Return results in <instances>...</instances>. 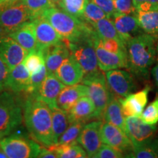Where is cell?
<instances>
[{"mask_svg": "<svg viewBox=\"0 0 158 158\" xmlns=\"http://www.w3.org/2000/svg\"><path fill=\"white\" fill-rule=\"evenodd\" d=\"M96 32L92 35L75 43H66L70 51V54L79 63L84 73V76L99 71L98 58L94 48V39Z\"/></svg>", "mask_w": 158, "mask_h": 158, "instance_id": "obj_7", "label": "cell"}, {"mask_svg": "<svg viewBox=\"0 0 158 158\" xmlns=\"http://www.w3.org/2000/svg\"><path fill=\"white\" fill-rule=\"evenodd\" d=\"M105 18H108L107 14L92 0H89L85 7L81 20L91 25Z\"/></svg>", "mask_w": 158, "mask_h": 158, "instance_id": "obj_35", "label": "cell"}, {"mask_svg": "<svg viewBox=\"0 0 158 158\" xmlns=\"http://www.w3.org/2000/svg\"><path fill=\"white\" fill-rule=\"evenodd\" d=\"M22 109L14 93H0V139L9 135L21 124Z\"/></svg>", "mask_w": 158, "mask_h": 158, "instance_id": "obj_4", "label": "cell"}, {"mask_svg": "<svg viewBox=\"0 0 158 158\" xmlns=\"http://www.w3.org/2000/svg\"><path fill=\"white\" fill-rule=\"evenodd\" d=\"M91 26L98 36L101 39H114L122 42L115 26L110 19L105 18L100 19L91 24Z\"/></svg>", "mask_w": 158, "mask_h": 158, "instance_id": "obj_28", "label": "cell"}, {"mask_svg": "<svg viewBox=\"0 0 158 158\" xmlns=\"http://www.w3.org/2000/svg\"><path fill=\"white\" fill-rule=\"evenodd\" d=\"M85 122H75L70 123L66 130L59 138L58 144H76L78 143V138L81 132L85 125Z\"/></svg>", "mask_w": 158, "mask_h": 158, "instance_id": "obj_30", "label": "cell"}, {"mask_svg": "<svg viewBox=\"0 0 158 158\" xmlns=\"http://www.w3.org/2000/svg\"><path fill=\"white\" fill-rule=\"evenodd\" d=\"M94 44L98 58V68L102 72L114 69H127V54H117L110 52L104 48L100 37L95 35Z\"/></svg>", "mask_w": 158, "mask_h": 158, "instance_id": "obj_12", "label": "cell"}, {"mask_svg": "<svg viewBox=\"0 0 158 158\" xmlns=\"http://www.w3.org/2000/svg\"><path fill=\"white\" fill-rule=\"evenodd\" d=\"M37 157H43V158H56L57 155L55 152L54 148L53 146L51 147H41L39 155Z\"/></svg>", "mask_w": 158, "mask_h": 158, "instance_id": "obj_42", "label": "cell"}, {"mask_svg": "<svg viewBox=\"0 0 158 158\" xmlns=\"http://www.w3.org/2000/svg\"><path fill=\"white\" fill-rule=\"evenodd\" d=\"M7 155L4 152V151L2 149L1 147H0V158H7Z\"/></svg>", "mask_w": 158, "mask_h": 158, "instance_id": "obj_46", "label": "cell"}, {"mask_svg": "<svg viewBox=\"0 0 158 158\" xmlns=\"http://www.w3.org/2000/svg\"><path fill=\"white\" fill-rule=\"evenodd\" d=\"M111 20L125 46L132 38L142 33V29L138 21L137 14L118 13L112 18Z\"/></svg>", "mask_w": 158, "mask_h": 158, "instance_id": "obj_16", "label": "cell"}, {"mask_svg": "<svg viewBox=\"0 0 158 158\" xmlns=\"http://www.w3.org/2000/svg\"><path fill=\"white\" fill-rule=\"evenodd\" d=\"M127 157L135 158L158 157V140L154 139L141 147L133 149Z\"/></svg>", "mask_w": 158, "mask_h": 158, "instance_id": "obj_31", "label": "cell"}, {"mask_svg": "<svg viewBox=\"0 0 158 158\" xmlns=\"http://www.w3.org/2000/svg\"><path fill=\"white\" fill-rule=\"evenodd\" d=\"M21 2L30 11L34 19L41 16L46 10L56 7L51 0H21Z\"/></svg>", "mask_w": 158, "mask_h": 158, "instance_id": "obj_34", "label": "cell"}, {"mask_svg": "<svg viewBox=\"0 0 158 158\" xmlns=\"http://www.w3.org/2000/svg\"><path fill=\"white\" fill-rule=\"evenodd\" d=\"M41 16L53 26L66 43L77 42L94 33L90 24L69 14L58 7L46 10Z\"/></svg>", "mask_w": 158, "mask_h": 158, "instance_id": "obj_3", "label": "cell"}, {"mask_svg": "<svg viewBox=\"0 0 158 158\" xmlns=\"http://www.w3.org/2000/svg\"><path fill=\"white\" fill-rule=\"evenodd\" d=\"M29 52L8 35L0 36V59L10 70L23 62Z\"/></svg>", "mask_w": 158, "mask_h": 158, "instance_id": "obj_13", "label": "cell"}, {"mask_svg": "<svg viewBox=\"0 0 158 158\" xmlns=\"http://www.w3.org/2000/svg\"><path fill=\"white\" fill-rule=\"evenodd\" d=\"M100 135L102 143L121 152L124 155H128L133 150V146L126 133L114 124L102 122Z\"/></svg>", "mask_w": 158, "mask_h": 158, "instance_id": "obj_11", "label": "cell"}, {"mask_svg": "<svg viewBox=\"0 0 158 158\" xmlns=\"http://www.w3.org/2000/svg\"><path fill=\"white\" fill-rule=\"evenodd\" d=\"M89 1V0H62L59 7L69 14L81 19Z\"/></svg>", "mask_w": 158, "mask_h": 158, "instance_id": "obj_32", "label": "cell"}, {"mask_svg": "<svg viewBox=\"0 0 158 158\" xmlns=\"http://www.w3.org/2000/svg\"><path fill=\"white\" fill-rule=\"evenodd\" d=\"M20 1H21V0H0V10L19 2Z\"/></svg>", "mask_w": 158, "mask_h": 158, "instance_id": "obj_44", "label": "cell"}, {"mask_svg": "<svg viewBox=\"0 0 158 158\" xmlns=\"http://www.w3.org/2000/svg\"><path fill=\"white\" fill-rule=\"evenodd\" d=\"M30 82V73L21 63L10 70L6 82V89H9L15 94L27 92Z\"/></svg>", "mask_w": 158, "mask_h": 158, "instance_id": "obj_21", "label": "cell"}, {"mask_svg": "<svg viewBox=\"0 0 158 158\" xmlns=\"http://www.w3.org/2000/svg\"><path fill=\"white\" fill-rule=\"evenodd\" d=\"M157 131L156 124L144 123L140 116L125 117V133L130 140L133 149L152 141Z\"/></svg>", "mask_w": 158, "mask_h": 158, "instance_id": "obj_9", "label": "cell"}, {"mask_svg": "<svg viewBox=\"0 0 158 158\" xmlns=\"http://www.w3.org/2000/svg\"><path fill=\"white\" fill-rule=\"evenodd\" d=\"M96 108L93 101L88 95L83 96L68 112L69 122H85L95 118Z\"/></svg>", "mask_w": 158, "mask_h": 158, "instance_id": "obj_22", "label": "cell"}, {"mask_svg": "<svg viewBox=\"0 0 158 158\" xmlns=\"http://www.w3.org/2000/svg\"><path fill=\"white\" fill-rule=\"evenodd\" d=\"M137 18L142 31L147 34L157 37L158 10L148 12L137 11Z\"/></svg>", "mask_w": 158, "mask_h": 158, "instance_id": "obj_27", "label": "cell"}, {"mask_svg": "<svg viewBox=\"0 0 158 158\" xmlns=\"http://www.w3.org/2000/svg\"><path fill=\"white\" fill-rule=\"evenodd\" d=\"M144 123L156 124L158 122V95L147 106L140 116Z\"/></svg>", "mask_w": 158, "mask_h": 158, "instance_id": "obj_36", "label": "cell"}, {"mask_svg": "<svg viewBox=\"0 0 158 158\" xmlns=\"http://www.w3.org/2000/svg\"><path fill=\"white\" fill-rule=\"evenodd\" d=\"M124 157L121 152L118 151L114 148L110 147L107 144H101L100 149L94 155L96 158H122Z\"/></svg>", "mask_w": 158, "mask_h": 158, "instance_id": "obj_38", "label": "cell"}, {"mask_svg": "<svg viewBox=\"0 0 158 158\" xmlns=\"http://www.w3.org/2000/svg\"><path fill=\"white\" fill-rule=\"evenodd\" d=\"M158 48V45H157ZM152 75L154 81H155L156 86L158 87V53L157 54V57H156V64L154 68L152 69L151 70Z\"/></svg>", "mask_w": 158, "mask_h": 158, "instance_id": "obj_43", "label": "cell"}, {"mask_svg": "<svg viewBox=\"0 0 158 158\" xmlns=\"http://www.w3.org/2000/svg\"><path fill=\"white\" fill-rule=\"evenodd\" d=\"M102 118L106 122L114 124L125 133V117L122 113L119 98L113 96L105 110Z\"/></svg>", "mask_w": 158, "mask_h": 158, "instance_id": "obj_25", "label": "cell"}, {"mask_svg": "<svg viewBox=\"0 0 158 158\" xmlns=\"http://www.w3.org/2000/svg\"><path fill=\"white\" fill-rule=\"evenodd\" d=\"M57 157L62 158H85L88 157L81 146L76 144H54L53 145Z\"/></svg>", "mask_w": 158, "mask_h": 158, "instance_id": "obj_29", "label": "cell"}, {"mask_svg": "<svg viewBox=\"0 0 158 158\" xmlns=\"http://www.w3.org/2000/svg\"><path fill=\"white\" fill-rule=\"evenodd\" d=\"M51 118H52V128L55 144L57 143L59 138L66 130L70 124L68 112L55 106L51 108Z\"/></svg>", "mask_w": 158, "mask_h": 158, "instance_id": "obj_26", "label": "cell"}, {"mask_svg": "<svg viewBox=\"0 0 158 158\" xmlns=\"http://www.w3.org/2000/svg\"><path fill=\"white\" fill-rule=\"evenodd\" d=\"M47 75H48V72H47L45 65L41 68V70L39 72L31 74L30 76V82H29V85L27 92H26V94H27L28 96L35 95Z\"/></svg>", "mask_w": 158, "mask_h": 158, "instance_id": "obj_37", "label": "cell"}, {"mask_svg": "<svg viewBox=\"0 0 158 158\" xmlns=\"http://www.w3.org/2000/svg\"><path fill=\"white\" fill-rule=\"evenodd\" d=\"M8 36L16 41L29 53L37 51V39L35 35V25L32 21L24 23L16 30L10 33Z\"/></svg>", "mask_w": 158, "mask_h": 158, "instance_id": "obj_24", "label": "cell"}, {"mask_svg": "<svg viewBox=\"0 0 158 158\" xmlns=\"http://www.w3.org/2000/svg\"><path fill=\"white\" fill-rule=\"evenodd\" d=\"M51 1L55 4V5H56V7H59V4H60L61 2H62V0H51Z\"/></svg>", "mask_w": 158, "mask_h": 158, "instance_id": "obj_47", "label": "cell"}, {"mask_svg": "<svg viewBox=\"0 0 158 158\" xmlns=\"http://www.w3.org/2000/svg\"><path fill=\"white\" fill-rule=\"evenodd\" d=\"M35 25L37 49V51H44L51 45L63 41V38L56 31L53 26L42 16L32 20Z\"/></svg>", "mask_w": 158, "mask_h": 158, "instance_id": "obj_15", "label": "cell"}, {"mask_svg": "<svg viewBox=\"0 0 158 158\" xmlns=\"http://www.w3.org/2000/svg\"><path fill=\"white\" fill-rule=\"evenodd\" d=\"M118 13L122 14H137L133 0H112Z\"/></svg>", "mask_w": 158, "mask_h": 158, "instance_id": "obj_39", "label": "cell"}, {"mask_svg": "<svg viewBox=\"0 0 158 158\" xmlns=\"http://www.w3.org/2000/svg\"><path fill=\"white\" fill-rule=\"evenodd\" d=\"M55 76L65 86H70L81 82L84 73L79 63L70 54L63 61Z\"/></svg>", "mask_w": 158, "mask_h": 158, "instance_id": "obj_17", "label": "cell"}, {"mask_svg": "<svg viewBox=\"0 0 158 158\" xmlns=\"http://www.w3.org/2000/svg\"><path fill=\"white\" fill-rule=\"evenodd\" d=\"M34 19L26 6L19 2L0 10V36L9 35L23 23Z\"/></svg>", "mask_w": 158, "mask_h": 158, "instance_id": "obj_8", "label": "cell"}, {"mask_svg": "<svg viewBox=\"0 0 158 158\" xmlns=\"http://www.w3.org/2000/svg\"><path fill=\"white\" fill-rule=\"evenodd\" d=\"M10 70L5 63L0 59V93L6 89V82Z\"/></svg>", "mask_w": 158, "mask_h": 158, "instance_id": "obj_41", "label": "cell"}, {"mask_svg": "<svg viewBox=\"0 0 158 158\" xmlns=\"http://www.w3.org/2000/svg\"><path fill=\"white\" fill-rule=\"evenodd\" d=\"M0 147L9 158L37 157L41 149L35 140L17 133L0 139Z\"/></svg>", "mask_w": 158, "mask_h": 158, "instance_id": "obj_6", "label": "cell"}, {"mask_svg": "<svg viewBox=\"0 0 158 158\" xmlns=\"http://www.w3.org/2000/svg\"><path fill=\"white\" fill-rule=\"evenodd\" d=\"M106 78L110 89L119 98H126L135 89L133 75L127 70H108L106 72Z\"/></svg>", "mask_w": 158, "mask_h": 158, "instance_id": "obj_10", "label": "cell"}, {"mask_svg": "<svg viewBox=\"0 0 158 158\" xmlns=\"http://www.w3.org/2000/svg\"><path fill=\"white\" fill-rule=\"evenodd\" d=\"M23 119L29 134L43 147L55 144L51 108L34 95H29L23 105Z\"/></svg>", "mask_w": 158, "mask_h": 158, "instance_id": "obj_1", "label": "cell"}, {"mask_svg": "<svg viewBox=\"0 0 158 158\" xmlns=\"http://www.w3.org/2000/svg\"><path fill=\"white\" fill-rule=\"evenodd\" d=\"M86 95H88V89L86 85L65 86L57 98L56 105L59 108L68 112L79 99Z\"/></svg>", "mask_w": 158, "mask_h": 158, "instance_id": "obj_23", "label": "cell"}, {"mask_svg": "<svg viewBox=\"0 0 158 158\" xmlns=\"http://www.w3.org/2000/svg\"><path fill=\"white\" fill-rule=\"evenodd\" d=\"M65 86L54 74H48L34 96L45 102L51 108L57 106L56 100Z\"/></svg>", "mask_w": 158, "mask_h": 158, "instance_id": "obj_18", "label": "cell"}, {"mask_svg": "<svg viewBox=\"0 0 158 158\" xmlns=\"http://www.w3.org/2000/svg\"><path fill=\"white\" fill-rule=\"evenodd\" d=\"M150 89L146 86L143 89L135 93H131L124 98H120L122 113L124 117L140 116L147 104Z\"/></svg>", "mask_w": 158, "mask_h": 158, "instance_id": "obj_19", "label": "cell"}, {"mask_svg": "<svg viewBox=\"0 0 158 158\" xmlns=\"http://www.w3.org/2000/svg\"><path fill=\"white\" fill-rule=\"evenodd\" d=\"M92 1L99 6L110 19L116 15H117L118 13H119L116 10L112 0H92Z\"/></svg>", "mask_w": 158, "mask_h": 158, "instance_id": "obj_40", "label": "cell"}, {"mask_svg": "<svg viewBox=\"0 0 158 158\" xmlns=\"http://www.w3.org/2000/svg\"><path fill=\"white\" fill-rule=\"evenodd\" d=\"M133 4H134V6H135V9L138 5H141L142 3H145V2L152 3L158 6V0H133Z\"/></svg>", "mask_w": 158, "mask_h": 158, "instance_id": "obj_45", "label": "cell"}, {"mask_svg": "<svg viewBox=\"0 0 158 158\" xmlns=\"http://www.w3.org/2000/svg\"><path fill=\"white\" fill-rule=\"evenodd\" d=\"M25 68L31 74L39 72L45 65V59L41 51H34L29 52L23 60Z\"/></svg>", "mask_w": 158, "mask_h": 158, "instance_id": "obj_33", "label": "cell"}, {"mask_svg": "<svg viewBox=\"0 0 158 158\" xmlns=\"http://www.w3.org/2000/svg\"><path fill=\"white\" fill-rule=\"evenodd\" d=\"M102 121L91 122L85 124L78 138V143L85 150L88 157H94L102 144L100 128Z\"/></svg>", "mask_w": 158, "mask_h": 158, "instance_id": "obj_14", "label": "cell"}, {"mask_svg": "<svg viewBox=\"0 0 158 158\" xmlns=\"http://www.w3.org/2000/svg\"><path fill=\"white\" fill-rule=\"evenodd\" d=\"M156 37L147 33H141L126 45L127 69L133 76L140 80L148 78L150 69L156 61Z\"/></svg>", "mask_w": 158, "mask_h": 158, "instance_id": "obj_2", "label": "cell"}, {"mask_svg": "<svg viewBox=\"0 0 158 158\" xmlns=\"http://www.w3.org/2000/svg\"><path fill=\"white\" fill-rule=\"evenodd\" d=\"M45 59V65L48 74H56V70L63 61L70 55L68 44L64 40L51 45L42 51Z\"/></svg>", "mask_w": 158, "mask_h": 158, "instance_id": "obj_20", "label": "cell"}, {"mask_svg": "<svg viewBox=\"0 0 158 158\" xmlns=\"http://www.w3.org/2000/svg\"><path fill=\"white\" fill-rule=\"evenodd\" d=\"M82 83L87 86L88 96L95 106V118L101 120L108 102L114 95L108 86L106 76L99 70L94 73L84 76Z\"/></svg>", "mask_w": 158, "mask_h": 158, "instance_id": "obj_5", "label": "cell"}]
</instances>
